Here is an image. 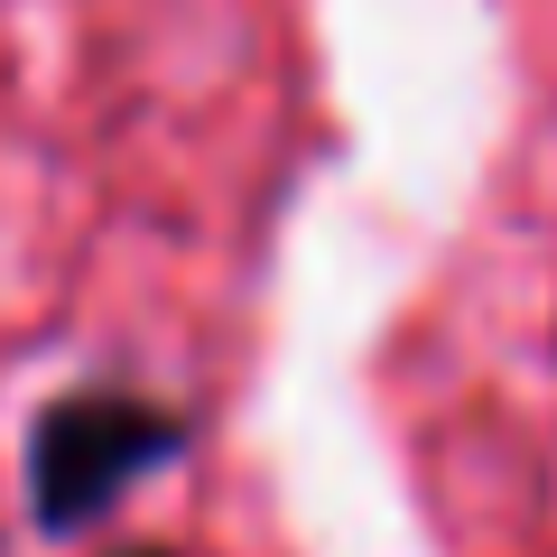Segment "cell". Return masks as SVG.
Listing matches in <instances>:
<instances>
[{
    "mask_svg": "<svg viewBox=\"0 0 557 557\" xmlns=\"http://www.w3.org/2000/svg\"><path fill=\"white\" fill-rule=\"evenodd\" d=\"M168 446H177V418L139 409V399H65L38 428V465H28L38 511L47 520H94L131 474L168 465Z\"/></svg>",
    "mask_w": 557,
    "mask_h": 557,
    "instance_id": "6da1fadb",
    "label": "cell"
}]
</instances>
